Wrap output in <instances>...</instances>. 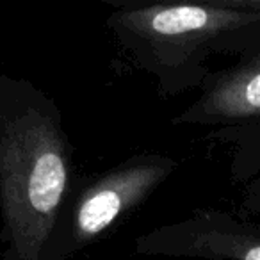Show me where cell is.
Listing matches in <instances>:
<instances>
[{
    "instance_id": "cell-2",
    "label": "cell",
    "mask_w": 260,
    "mask_h": 260,
    "mask_svg": "<svg viewBox=\"0 0 260 260\" xmlns=\"http://www.w3.org/2000/svg\"><path fill=\"white\" fill-rule=\"evenodd\" d=\"M260 18V0L111 4L105 27L130 68L155 80L162 98L200 89L212 55H234L239 34Z\"/></svg>"
},
{
    "instance_id": "cell-1",
    "label": "cell",
    "mask_w": 260,
    "mask_h": 260,
    "mask_svg": "<svg viewBox=\"0 0 260 260\" xmlns=\"http://www.w3.org/2000/svg\"><path fill=\"white\" fill-rule=\"evenodd\" d=\"M80 178L57 102L0 73L2 260H41Z\"/></svg>"
},
{
    "instance_id": "cell-7",
    "label": "cell",
    "mask_w": 260,
    "mask_h": 260,
    "mask_svg": "<svg viewBox=\"0 0 260 260\" xmlns=\"http://www.w3.org/2000/svg\"><path fill=\"white\" fill-rule=\"evenodd\" d=\"M242 207H244L246 210H251V212L260 214V178L253 182V184H249V187L246 189Z\"/></svg>"
},
{
    "instance_id": "cell-3",
    "label": "cell",
    "mask_w": 260,
    "mask_h": 260,
    "mask_svg": "<svg viewBox=\"0 0 260 260\" xmlns=\"http://www.w3.org/2000/svg\"><path fill=\"white\" fill-rule=\"evenodd\" d=\"M178 160L166 153H136L102 173L84 175L61 212L41 260H68L145 203L171 175Z\"/></svg>"
},
{
    "instance_id": "cell-6",
    "label": "cell",
    "mask_w": 260,
    "mask_h": 260,
    "mask_svg": "<svg viewBox=\"0 0 260 260\" xmlns=\"http://www.w3.org/2000/svg\"><path fill=\"white\" fill-rule=\"evenodd\" d=\"M210 138L234 146L230 170L237 182H246L260 171V119L248 125L217 128L210 132Z\"/></svg>"
},
{
    "instance_id": "cell-5",
    "label": "cell",
    "mask_w": 260,
    "mask_h": 260,
    "mask_svg": "<svg viewBox=\"0 0 260 260\" xmlns=\"http://www.w3.org/2000/svg\"><path fill=\"white\" fill-rule=\"evenodd\" d=\"M237 61L210 72L200 94L178 112L171 125L230 128L260 119V18L242 29L235 48Z\"/></svg>"
},
{
    "instance_id": "cell-4",
    "label": "cell",
    "mask_w": 260,
    "mask_h": 260,
    "mask_svg": "<svg viewBox=\"0 0 260 260\" xmlns=\"http://www.w3.org/2000/svg\"><path fill=\"white\" fill-rule=\"evenodd\" d=\"M146 256L203 260H260V224L219 209H198L134 239Z\"/></svg>"
}]
</instances>
